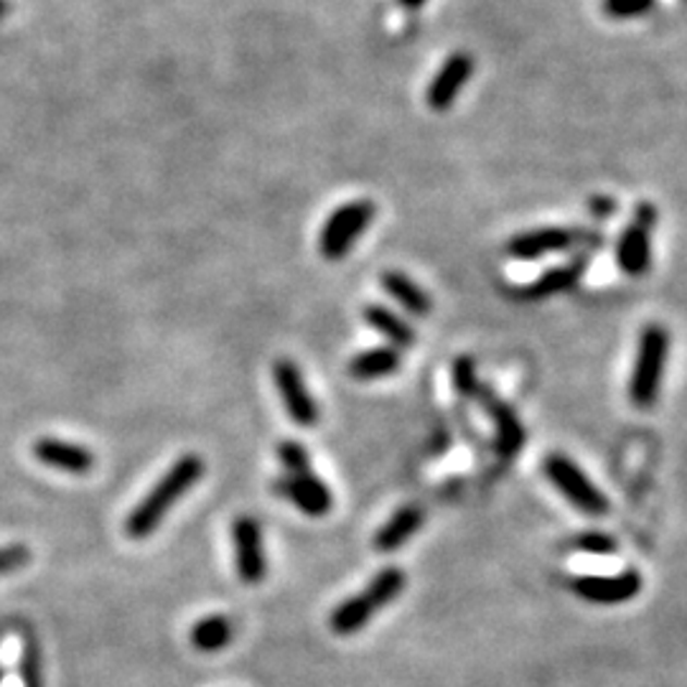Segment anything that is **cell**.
Returning <instances> with one entry per match:
<instances>
[{
  "label": "cell",
  "instance_id": "83f0119b",
  "mask_svg": "<svg viewBox=\"0 0 687 687\" xmlns=\"http://www.w3.org/2000/svg\"><path fill=\"white\" fill-rule=\"evenodd\" d=\"M5 13H9V3H5V0H0V19H3Z\"/></svg>",
  "mask_w": 687,
  "mask_h": 687
},
{
  "label": "cell",
  "instance_id": "3957f363",
  "mask_svg": "<svg viewBox=\"0 0 687 687\" xmlns=\"http://www.w3.org/2000/svg\"><path fill=\"white\" fill-rule=\"evenodd\" d=\"M670 357V331L662 323H647L639 334L637 357H634L631 380H629V400L634 407L647 410L660 397L664 369Z\"/></svg>",
  "mask_w": 687,
  "mask_h": 687
},
{
  "label": "cell",
  "instance_id": "5bb4252c",
  "mask_svg": "<svg viewBox=\"0 0 687 687\" xmlns=\"http://www.w3.org/2000/svg\"><path fill=\"white\" fill-rule=\"evenodd\" d=\"M34 456L44 466L66 474H87L95 469V453L79 443L59 441V438L44 435L34 443Z\"/></svg>",
  "mask_w": 687,
  "mask_h": 687
},
{
  "label": "cell",
  "instance_id": "6da1fadb",
  "mask_svg": "<svg viewBox=\"0 0 687 687\" xmlns=\"http://www.w3.org/2000/svg\"><path fill=\"white\" fill-rule=\"evenodd\" d=\"M204 477V458L199 453H184L179 456L169 471L158 479V484L150 489V492L143 496L138 507H135L125 519V532L127 538L133 540H146L148 535H154L165 515L176 507L181 496H184L188 489H194L199 484V479Z\"/></svg>",
  "mask_w": 687,
  "mask_h": 687
},
{
  "label": "cell",
  "instance_id": "4316f807",
  "mask_svg": "<svg viewBox=\"0 0 687 687\" xmlns=\"http://www.w3.org/2000/svg\"><path fill=\"white\" fill-rule=\"evenodd\" d=\"M400 5H403V9H407V11H420L422 5L428 3V0H397Z\"/></svg>",
  "mask_w": 687,
  "mask_h": 687
},
{
  "label": "cell",
  "instance_id": "ffe728a7",
  "mask_svg": "<svg viewBox=\"0 0 687 687\" xmlns=\"http://www.w3.org/2000/svg\"><path fill=\"white\" fill-rule=\"evenodd\" d=\"M365 321L375 331L388 339L390 346L395 349H407V346L415 344V331L405 319H400L397 314H392L390 308H384L380 304H369L365 306Z\"/></svg>",
  "mask_w": 687,
  "mask_h": 687
},
{
  "label": "cell",
  "instance_id": "44dd1931",
  "mask_svg": "<svg viewBox=\"0 0 687 687\" xmlns=\"http://www.w3.org/2000/svg\"><path fill=\"white\" fill-rule=\"evenodd\" d=\"M21 685L24 687H44L41 675V649L34 634L24 637V652H21Z\"/></svg>",
  "mask_w": 687,
  "mask_h": 687
},
{
  "label": "cell",
  "instance_id": "8992f818",
  "mask_svg": "<svg viewBox=\"0 0 687 687\" xmlns=\"http://www.w3.org/2000/svg\"><path fill=\"white\" fill-rule=\"evenodd\" d=\"M657 224V207L641 201L634 207L631 222L626 224L616 243V262L626 275L639 278L652 266V230Z\"/></svg>",
  "mask_w": 687,
  "mask_h": 687
},
{
  "label": "cell",
  "instance_id": "d6986e66",
  "mask_svg": "<svg viewBox=\"0 0 687 687\" xmlns=\"http://www.w3.org/2000/svg\"><path fill=\"white\" fill-rule=\"evenodd\" d=\"M232 637H235V626L222 614H211L199 618L188 631V639H192V647L199 649L204 654L211 652H222L224 647H230Z\"/></svg>",
  "mask_w": 687,
  "mask_h": 687
},
{
  "label": "cell",
  "instance_id": "7c38bea8",
  "mask_svg": "<svg viewBox=\"0 0 687 687\" xmlns=\"http://www.w3.org/2000/svg\"><path fill=\"white\" fill-rule=\"evenodd\" d=\"M584 240V232L573 230V226H542V230H530L523 235H515L507 243V255L512 260H540L550 253L568 250Z\"/></svg>",
  "mask_w": 687,
  "mask_h": 687
},
{
  "label": "cell",
  "instance_id": "4fadbf2b",
  "mask_svg": "<svg viewBox=\"0 0 687 687\" xmlns=\"http://www.w3.org/2000/svg\"><path fill=\"white\" fill-rule=\"evenodd\" d=\"M474 397H477L479 403L487 407L489 418H492V422H494L496 449H500L504 456H512V453H517L519 449H523L525 428H523V422H519L517 413L512 410V407L504 403L500 395H494V392L489 390L487 384H479L477 392H474Z\"/></svg>",
  "mask_w": 687,
  "mask_h": 687
},
{
  "label": "cell",
  "instance_id": "e0dca14e",
  "mask_svg": "<svg viewBox=\"0 0 687 687\" xmlns=\"http://www.w3.org/2000/svg\"><path fill=\"white\" fill-rule=\"evenodd\" d=\"M588 266V260H571V262H563V266H555L542 273L538 281L525 285L523 291V298H530V300H538V298H548V296H555V293H563L576 285L580 278H584V270Z\"/></svg>",
  "mask_w": 687,
  "mask_h": 687
},
{
  "label": "cell",
  "instance_id": "2e32d148",
  "mask_svg": "<svg viewBox=\"0 0 687 687\" xmlns=\"http://www.w3.org/2000/svg\"><path fill=\"white\" fill-rule=\"evenodd\" d=\"M400 367H403V357L395 346H372L349 359V375L361 382L382 380V377L395 375Z\"/></svg>",
  "mask_w": 687,
  "mask_h": 687
},
{
  "label": "cell",
  "instance_id": "30bf717a",
  "mask_svg": "<svg viewBox=\"0 0 687 687\" xmlns=\"http://www.w3.org/2000/svg\"><path fill=\"white\" fill-rule=\"evenodd\" d=\"M571 591L588 603L616 606L631 601L641 591V576L637 571H624L616 576H578L571 578Z\"/></svg>",
  "mask_w": 687,
  "mask_h": 687
},
{
  "label": "cell",
  "instance_id": "603a6c76",
  "mask_svg": "<svg viewBox=\"0 0 687 687\" xmlns=\"http://www.w3.org/2000/svg\"><path fill=\"white\" fill-rule=\"evenodd\" d=\"M654 3L657 0H601L603 13H606L609 19H618V21L647 16V13L654 9Z\"/></svg>",
  "mask_w": 687,
  "mask_h": 687
},
{
  "label": "cell",
  "instance_id": "ba28073f",
  "mask_svg": "<svg viewBox=\"0 0 687 687\" xmlns=\"http://www.w3.org/2000/svg\"><path fill=\"white\" fill-rule=\"evenodd\" d=\"M232 548H235L237 576L247 586H258L266 580L268 561L262 545V527L253 515H240L230 527Z\"/></svg>",
  "mask_w": 687,
  "mask_h": 687
},
{
  "label": "cell",
  "instance_id": "277c9868",
  "mask_svg": "<svg viewBox=\"0 0 687 687\" xmlns=\"http://www.w3.org/2000/svg\"><path fill=\"white\" fill-rule=\"evenodd\" d=\"M377 214L375 201L369 199H354L346 201L342 207H336L331 211L327 222L321 226L319 235V250L327 260L339 262L344 260L354 243L365 235V230L372 224V219Z\"/></svg>",
  "mask_w": 687,
  "mask_h": 687
},
{
  "label": "cell",
  "instance_id": "52a82bcc",
  "mask_svg": "<svg viewBox=\"0 0 687 687\" xmlns=\"http://www.w3.org/2000/svg\"><path fill=\"white\" fill-rule=\"evenodd\" d=\"M273 380L275 388L281 392L285 410H289L291 420L300 428H311L321 418V407L316 403V397L308 390L304 380V372L296 361L289 357H281L273 365Z\"/></svg>",
  "mask_w": 687,
  "mask_h": 687
},
{
  "label": "cell",
  "instance_id": "5b68a950",
  "mask_svg": "<svg viewBox=\"0 0 687 687\" xmlns=\"http://www.w3.org/2000/svg\"><path fill=\"white\" fill-rule=\"evenodd\" d=\"M542 471L550 479L557 492L568 500L573 507L586 512V515H606L609 500L599 487H593V481L586 477V471L578 464H573L565 453H550L542 464Z\"/></svg>",
  "mask_w": 687,
  "mask_h": 687
},
{
  "label": "cell",
  "instance_id": "f1b7e54d",
  "mask_svg": "<svg viewBox=\"0 0 687 687\" xmlns=\"http://www.w3.org/2000/svg\"><path fill=\"white\" fill-rule=\"evenodd\" d=\"M0 687H3V670H0Z\"/></svg>",
  "mask_w": 687,
  "mask_h": 687
},
{
  "label": "cell",
  "instance_id": "9c48e42d",
  "mask_svg": "<svg viewBox=\"0 0 687 687\" xmlns=\"http://www.w3.org/2000/svg\"><path fill=\"white\" fill-rule=\"evenodd\" d=\"M273 492L281 496V500L291 502L293 507L300 510L308 517H323L329 515L331 507H334L331 489L323 484L314 471L283 474V477H278L273 481Z\"/></svg>",
  "mask_w": 687,
  "mask_h": 687
},
{
  "label": "cell",
  "instance_id": "484cf974",
  "mask_svg": "<svg viewBox=\"0 0 687 687\" xmlns=\"http://www.w3.org/2000/svg\"><path fill=\"white\" fill-rule=\"evenodd\" d=\"M28 563H32V550L21 545V542L0 548V576H9V573L26 568Z\"/></svg>",
  "mask_w": 687,
  "mask_h": 687
},
{
  "label": "cell",
  "instance_id": "cb8c5ba5",
  "mask_svg": "<svg viewBox=\"0 0 687 687\" xmlns=\"http://www.w3.org/2000/svg\"><path fill=\"white\" fill-rule=\"evenodd\" d=\"M451 375H453V388L462 392V395L474 397V392H477L481 382L477 377V361H474L469 354H464V357H458L456 361H453Z\"/></svg>",
  "mask_w": 687,
  "mask_h": 687
},
{
  "label": "cell",
  "instance_id": "9a60e30c",
  "mask_svg": "<svg viewBox=\"0 0 687 687\" xmlns=\"http://www.w3.org/2000/svg\"><path fill=\"white\" fill-rule=\"evenodd\" d=\"M422 517L426 515H422V510L415 507V504H405V507H400L395 515H392L388 523L375 532V540H372L375 550H380V553H395L397 548H403L405 542L420 530Z\"/></svg>",
  "mask_w": 687,
  "mask_h": 687
},
{
  "label": "cell",
  "instance_id": "8fae6325",
  "mask_svg": "<svg viewBox=\"0 0 687 687\" xmlns=\"http://www.w3.org/2000/svg\"><path fill=\"white\" fill-rule=\"evenodd\" d=\"M474 74V57L469 51H453V54L441 64V70L435 72V77L430 79L426 102L430 110L445 112L453 102L458 100V95L464 93V87L469 85Z\"/></svg>",
  "mask_w": 687,
  "mask_h": 687
},
{
  "label": "cell",
  "instance_id": "ac0fdd59",
  "mask_svg": "<svg viewBox=\"0 0 687 687\" xmlns=\"http://www.w3.org/2000/svg\"><path fill=\"white\" fill-rule=\"evenodd\" d=\"M382 289L388 291V296L392 300H397V304L413 316H428L433 311V300H430L428 293L422 291L413 278L400 273V270H384Z\"/></svg>",
  "mask_w": 687,
  "mask_h": 687
},
{
  "label": "cell",
  "instance_id": "d4e9b609",
  "mask_svg": "<svg viewBox=\"0 0 687 687\" xmlns=\"http://www.w3.org/2000/svg\"><path fill=\"white\" fill-rule=\"evenodd\" d=\"M573 548L584 550V553H591V555H614L616 550H618L616 540L611 538V535H606V532H584V535H578V538L573 540Z\"/></svg>",
  "mask_w": 687,
  "mask_h": 687
},
{
  "label": "cell",
  "instance_id": "7a4b0ae2",
  "mask_svg": "<svg viewBox=\"0 0 687 687\" xmlns=\"http://www.w3.org/2000/svg\"><path fill=\"white\" fill-rule=\"evenodd\" d=\"M405 584L407 578L403 571L382 568L372 580H369L365 591L349 596V599L342 601L334 611H331V631L339 634V637H352V634L361 631L369 622H372L375 614L388 609L390 603L405 591Z\"/></svg>",
  "mask_w": 687,
  "mask_h": 687
},
{
  "label": "cell",
  "instance_id": "7402d4cb",
  "mask_svg": "<svg viewBox=\"0 0 687 687\" xmlns=\"http://www.w3.org/2000/svg\"><path fill=\"white\" fill-rule=\"evenodd\" d=\"M278 458H281L285 474H304L311 471V456L306 445L298 441H281L278 443Z\"/></svg>",
  "mask_w": 687,
  "mask_h": 687
}]
</instances>
